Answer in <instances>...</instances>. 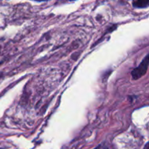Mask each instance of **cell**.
<instances>
[{
	"mask_svg": "<svg viewBox=\"0 0 149 149\" xmlns=\"http://www.w3.org/2000/svg\"><path fill=\"white\" fill-rule=\"evenodd\" d=\"M149 65V54L146 55L142 62L139 65L137 68H135L133 71H132V77L134 80L139 79L140 78L145 75L147 72Z\"/></svg>",
	"mask_w": 149,
	"mask_h": 149,
	"instance_id": "cell-1",
	"label": "cell"
},
{
	"mask_svg": "<svg viewBox=\"0 0 149 149\" xmlns=\"http://www.w3.org/2000/svg\"><path fill=\"white\" fill-rule=\"evenodd\" d=\"M132 5L135 8H145L149 6V0H138L134 1Z\"/></svg>",
	"mask_w": 149,
	"mask_h": 149,
	"instance_id": "cell-2",
	"label": "cell"
},
{
	"mask_svg": "<svg viewBox=\"0 0 149 149\" xmlns=\"http://www.w3.org/2000/svg\"><path fill=\"white\" fill-rule=\"evenodd\" d=\"M143 149H149V142H148L146 144Z\"/></svg>",
	"mask_w": 149,
	"mask_h": 149,
	"instance_id": "cell-3",
	"label": "cell"
},
{
	"mask_svg": "<svg viewBox=\"0 0 149 149\" xmlns=\"http://www.w3.org/2000/svg\"><path fill=\"white\" fill-rule=\"evenodd\" d=\"M95 149H97V148H95Z\"/></svg>",
	"mask_w": 149,
	"mask_h": 149,
	"instance_id": "cell-4",
	"label": "cell"
}]
</instances>
